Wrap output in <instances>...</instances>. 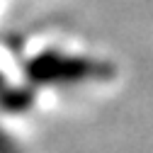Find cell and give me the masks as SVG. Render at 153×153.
Instances as JSON below:
<instances>
[{"label":"cell","instance_id":"cell-1","mask_svg":"<svg viewBox=\"0 0 153 153\" xmlns=\"http://www.w3.org/2000/svg\"><path fill=\"white\" fill-rule=\"evenodd\" d=\"M29 73L42 83H88L107 75V66L102 61L83 59V56L53 53L44 51L29 63Z\"/></svg>","mask_w":153,"mask_h":153},{"label":"cell","instance_id":"cell-2","mask_svg":"<svg viewBox=\"0 0 153 153\" xmlns=\"http://www.w3.org/2000/svg\"><path fill=\"white\" fill-rule=\"evenodd\" d=\"M0 153H20V146L15 143V139L0 126Z\"/></svg>","mask_w":153,"mask_h":153}]
</instances>
